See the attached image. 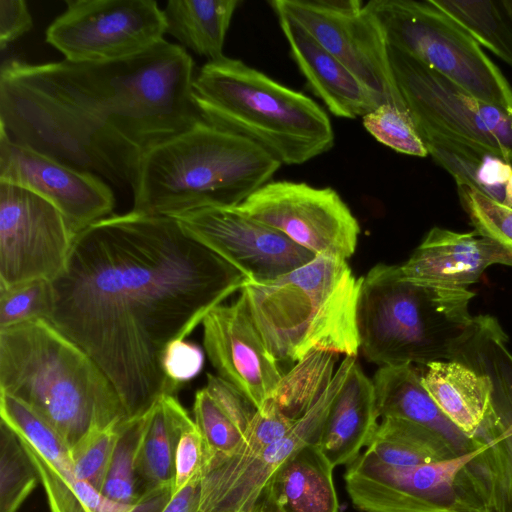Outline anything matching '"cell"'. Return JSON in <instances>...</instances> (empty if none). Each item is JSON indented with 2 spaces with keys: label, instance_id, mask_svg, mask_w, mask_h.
<instances>
[{
  "label": "cell",
  "instance_id": "cell-9",
  "mask_svg": "<svg viewBox=\"0 0 512 512\" xmlns=\"http://www.w3.org/2000/svg\"><path fill=\"white\" fill-rule=\"evenodd\" d=\"M388 55L397 87L420 137L481 147L512 163V113L476 98L391 46Z\"/></svg>",
  "mask_w": 512,
  "mask_h": 512
},
{
  "label": "cell",
  "instance_id": "cell-34",
  "mask_svg": "<svg viewBox=\"0 0 512 512\" xmlns=\"http://www.w3.org/2000/svg\"><path fill=\"white\" fill-rule=\"evenodd\" d=\"M193 414L206 454H232L243 444L245 435L205 387L195 393Z\"/></svg>",
  "mask_w": 512,
  "mask_h": 512
},
{
  "label": "cell",
  "instance_id": "cell-27",
  "mask_svg": "<svg viewBox=\"0 0 512 512\" xmlns=\"http://www.w3.org/2000/svg\"><path fill=\"white\" fill-rule=\"evenodd\" d=\"M239 4V0H169L163 9L166 33L208 61L219 60Z\"/></svg>",
  "mask_w": 512,
  "mask_h": 512
},
{
  "label": "cell",
  "instance_id": "cell-32",
  "mask_svg": "<svg viewBox=\"0 0 512 512\" xmlns=\"http://www.w3.org/2000/svg\"><path fill=\"white\" fill-rule=\"evenodd\" d=\"M144 416L126 420L120 425L119 436L101 491L104 496L120 503L132 505L140 497L135 462Z\"/></svg>",
  "mask_w": 512,
  "mask_h": 512
},
{
  "label": "cell",
  "instance_id": "cell-35",
  "mask_svg": "<svg viewBox=\"0 0 512 512\" xmlns=\"http://www.w3.org/2000/svg\"><path fill=\"white\" fill-rule=\"evenodd\" d=\"M460 204L475 231L512 253V207L494 201L473 188L456 184Z\"/></svg>",
  "mask_w": 512,
  "mask_h": 512
},
{
  "label": "cell",
  "instance_id": "cell-29",
  "mask_svg": "<svg viewBox=\"0 0 512 512\" xmlns=\"http://www.w3.org/2000/svg\"><path fill=\"white\" fill-rule=\"evenodd\" d=\"M512 68V0H432Z\"/></svg>",
  "mask_w": 512,
  "mask_h": 512
},
{
  "label": "cell",
  "instance_id": "cell-14",
  "mask_svg": "<svg viewBox=\"0 0 512 512\" xmlns=\"http://www.w3.org/2000/svg\"><path fill=\"white\" fill-rule=\"evenodd\" d=\"M236 207L315 256L347 261L356 250L359 223L333 188L270 181Z\"/></svg>",
  "mask_w": 512,
  "mask_h": 512
},
{
  "label": "cell",
  "instance_id": "cell-4",
  "mask_svg": "<svg viewBox=\"0 0 512 512\" xmlns=\"http://www.w3.org/2000/svg\"><path fill=\"white\" fill-rule=\"evenodd\" d=\"M280 166L251 140L199 119L145 155L132 188V211L176 217L235 207L270 182Z\"/></svg>",
  "mask_w": 512,
  "mask_h": 512
},
{
  "label": "cell",
  "instance_id": "cell-42",
  "mask_svg": "<svg viewBox=\"0 0 512 512\" xmlns=\"http://www.w3.org/2000/svg\"><path fill=\"white\" fill-rule=\"evenodd\" d=\"M200 481L201 475L174 493L163 512H201Z\"/></svg>",
  "mask_w": 512,
  "mask_h": 512
},
{
  "label": "cell",
  "instance_id": "cell-16",
  "mask_svg": "<svg viewBox=\"0 0 512 512\" xmlns=\"http://www.w3.org/2000/svg\"><path fill=\"white\" fill-rule=\"evenodd\" d=\"M354 358L344 357L321 397L278 441L245 459L205 454L200 481L201 512H251L272 473L297 450L317 443L330 405Z\"/></svg>",
  "mask_w": 512,
  "mask_h": 512
},
{
  "label": "cell",
  "instance_id": "cell-20",
  "mask_svg": "<svg viewBox=\"0 0 512 512\" xmlns=\"http://www.w3.org/2000/svg\"><path fill=\"white\" fill-rule=\"evenodd\" d=\"M494 264L512 266V253L475 230L433 227L400 269L416 283L468 289Z\"/></svg>",
  "mask_w": 512,
  "mask_h": 512
},
{
  "label": "cell",
  "instance_id": "cell-5",
  "mask_svg": "<svg viewBox=\"0 0 512 512\" xmlns=\"http://www.w3.org/2000/svg\"><path fill=\"white\" fill-rule=\"evenodd\" d=\"M192 100L202 120L251 140L281 165L303 164L334 145L331 121L315 101L238 59L207 61Z\"/></svg>",
  "mask_w": 512,
  "mask_h": 512
},
{
  "label": "cell",
  "instance_id": "cell-39",
  "mask_svg": "<svg viewBox=\"0 0 512 512\" xmlns=\"http://www.w3.org/2000/svg\"><path fill=\"white\" fill-rule=\"evenodd\" d=\"M203 364V350L197 344L186 340L173 341L162 356L165 375L179 388L195 378L201 372Z\"/></svg>",
  "mask_w": 512,
  "mask_h": 512
},
{
  "label": "cell",
  "instance_id": "cell-26",
  "mask_svg": "<svg viewBox=\"0 0 512 512\" xmlns=\"http://www.w3.org/2000/svg\"><path fill=\"white\" fill-rule=\"evenodd\" d=\"M190 417L175 395H164L145 414L135 469L140 495L174 482L179 435Z\"/></svg>",
  "mask_w": 512,
  "mask_h": 512
},
{
  "label": "cell",
  "instance_id": "cell-24",
  "mask_svg": "<svg viewBox=\"0 0 512 512\" xmlns=\"http://www.w3.org/2000/svg\"><path fill=\"white\" fill-rule=\"evenodd\" d=\"M372 381L380 418L404 419L426 428L456 458L476 451L473 439L466 436L431 398L414 365L379 367Z\"/></svg>",
  "mask_w": 512,
  "mask_h": 512
},
{
  "label": "cell",
  "instance_id": "cell-18",
  "mask_svg": "<svg viewBox=\"0 0 512 512\" xmlns=\"http://www.w3.org/2000/svg\"><path fill=\"white\" fill-rule=\"evenodd\" d=\"M0 183L25 188L55 206L75 238L112 215L115 196L99 176L12 140L0 129Z\"/></svg>",
  "mask_w": 512,
  "mask_h": 512
},
{
  "label": "cell",
  "instance_id": "cell-28",
  "mask_svg": "<svg viewBox=\"0 0 512 512\" xmlns=\"http://www.w3.org/2000/svg\"><path fill=\"white\" fill-rule=\"evenodd\" d=\"M365 452L379 462L394 467L456 458L431 431L411 421L392 417L381 418Z\"/></svg>",
  "mask_w": 512,
  "mask_h": 512
},
{
  "label": "cell",
  "instance_id": "cell-43",
  "mask_svg": "<svg viewBox=\"0 0 512 512\" xmlns=\"http://www.w3.org/2000/svg\"><path fill=\"white\" fill-rule=\"evenodd\" d=\"M173 496V484H164L144 491L129 512H163Z\"/></svg>",
  "mask_w": 512,
  "mask_h": 512
},
{
  "label": "cell",
  "instance_id": "cell-13",
  "mask_svg": "<svg viewBox=\"0 0 512 512\" xmlns=\"http://www.w3.org/2000/svg\"><path fill=\"white\" fill-rule=\"evenodd\" d=\"M325 49L340 60L380 104L407 106L391 68L388 45L374 19L359 0H273ZM408 110V109H407Z\"/></svg>",
  "mask_w": 512,
  "mask_h": 512
},
{
  "label": "cell",
  "instance_id": "cell-1",
  "mask_svg": "<svg viewBox=\"0 0 512 512\" xmlns=\"http://www.w3.org/2000/svg\"><path fill=\"white\" fill-rule=\"evenodd\" d=\"M248 279L168 216L130 211L75 236L47 319L116 389L127 419L180 389L162 356Z\"/></svg>",
  "mask_w": 512,
  "mask_h": 512
},
{
  "label": "cell",
  "instance_id": "cell-22",
  "mask_svg": "<svg viewBox=\"0 0 512 512\" xmlns=\"http://www.w3.org/2000/svg\"><path fill=\"white\" fill-rule=\"evenodd\" d=\"M333 468L317 443L303 446L272 473L251 512H338Z\"/></svg>",
  "mask_w": 512,
  "mask_h": 512
},
{
  "label": "cell",
  "instance_id": "cell-31",
  "mask_svg": "<svg viewBox=\"0 0 512 512\" xmlns=\"http://www.w3.org/2000/svg\"><path fill=\"white\" fill-rule=\"evenodd\" d=\"M18 435L0 423V512H18L39 482Z\"/></svg>",
  "mask_w": 512,
  "mask_h": 512
},
{
  "label": "cell",
  "instance_id": "cell-33",
  "mask_svg": "<svg viewBox=\"0 0 512 512\" xmlns=\"http://www.w3.org/2000/svg\"><path fill=\"white\" fill-rule=\"evenodd\" d=\"M364 128L379 143L394 151L426 157L428 151L407 109L382 103L362 117Z\"/></svg>",
  "mask_w": 512,
  "mask_h": 512
},
{
  "label": "cell",
  "instance_id": "cell-8",
  "mask_svg": "<svg viewBox=\"0 0 512 512\" xmlns=\"http://www.w3.org/2000/svg\"><path fill=\"white\" fill-rule=\"evenodd\" d=\"M364 8L388 46L476 98L512 113V87L506 77L476 40L432 0H371Z\"/></svg>",
  "mask_w": 512,
  "mask_h": 512
},
{
  "label": "cell",
  "instance_id": "cell-7",
  "mask_svg": "<svg viewBox=\"0 0 512 512\" xmlns=\"http://www.w3.org/2000/svg\"><path fill=\"white\" fill-rule=\"evenodd\" d=\"M360 278L346 260L316 255L273 281L240 289L269 352L296 363L314 351L356 357Z\"/></svg>",
  "mask_w": 512,
  "mask_h": 512
},
{
  "label": "cell",
  "instance_id": "cell-38",
  "mask_svg": "<svg viewBox=\"0 0 512 512\" xmlns=\"http://www.w3.org/2000/svg\"><path fill=\"white\" fill-rule=\"evenodd\" d=\"M205 454L203 437L195 421L189 417L182 426L177 443L173 494L201 475Z\"/></svg>",
  "mask_w": 512,
  "mask_h": 512
},
{
  "label": "cell",
  "instance_id": "cell-12",
  "mask_svg": "<svg viewBox=\"0 0 512 512\" xmlns=\"http://www.w3.org/2000/svg\"><path fill=\"white\" fill-rule=\"evenodd\" d=\"M471 456L394 467L363 452L346 469V490L360 512H478L463 472Z\"/></svg>",
  "mask_w": 512,
  "mask_h": 512
},
{
  "label": "cell",
  "instance_id": "cell-36",
  "mask_svg": "<svg viewBox=\"0 0 512 512\" xmlns=\"http://www.w3.org/2000/svg\"><path fill=\"white\" fill-rule=\"evenodd\" d=\"M54 302L52 282L33 280L0 292V329L48 319Z\"/></svg>",
  "mask_w": 512,
  "mask_h": 512
},
{
  "label": "cell",
  "instance_id": "cell-6",
  "mask_svg": "<svg viewBox=\"0 0 512 512\" xmlns=\"http://www.w3.org/2000/svg\"><path fill=\"white\" fill-rule=\"evenodd\" d=\"M474 293L413 282L400 265L378 263L360 277V350L379 367L452 360L472 331Z\"/></svg>",
  "mask_w": 512,
  "mask_h": 512
},
{
  "label": "cell",
  "instance_id": "cell-17",
  "mask_svg": "<svg viewBox=\"0 0 512 512\" xmlns=\"http://www.w3.org/2000/svg\"><path fill=\"white\" fill-rule=\"evenodd\" d=\"M175 218L194 239L260 284L310 262L315 255L237 207H209Z\"/></svg>",
  "mask_w": 512,
  "mask_h": 512
},
{
  "label": "cell",
  "instance_id": "cell-19",
  "mask_svg": "<svg viewBox=\"0 0 512 512\" xmlns=\"http://www.w3.org/2000/svg\"><path fill=\"white\" fill-rule=\"evenodd\" d=\"M203 346L217 375L259 409L272 399L282 379L279 363L269 352L245 298L220 304L202 321Z\"/></svg>",
  "mask_w": 512,
  "mask_h": 512
},
{
  "label": "cell",
  "instance_id": "cell-23",
  "mask_svg": "<svg viewBox=\"0 0 512 512\" xmlns=\"http://www.w3.org/2000/svg\"><path fill=\"white\" fill-rule=\"evenodd\" d=\"M378 418L373 381L355 357L323 422L320 451L333 467L352 463L370 442Z\"/></svg>",
  "mask_w": 512,
  "mask_h": 512
},
{
  "label": "cell",
  "instance_id": "cell-37",
  "mask_svg": "<svg viewBox=\"0 0 512 512\" xmlns=\"http://www.w3.org/2000/svg\"><path fill=\"white\" fill-rule=\"evenodd\" d=\"M121 424L92 431L70 450L77 479L89 483L100 492L107 476Z\"/></svg>",
  "mask_w": 512,
  "mask_h": 512
},
{
  "label": "cell",
  "instance_id": "cell-3",
  "mask_svg": "<svg viewBox=\"0 0 512 512\" xmlns=\"http://www.w3.org/2000/svg\"><path fill=\"white\" fill-rule=\"evenodd\" d=\"M0 391L41 415L70 450L92 431L128 420L102 369L43 318L0 329Z\"/></svg>",
  "mask_w": 512,
  "mask_h": 512
},
{
  "label": "cell",
  "instance_id": "cell-40",
  "mask_svg": "<svg viewBox=\"0 0 512 512\" xmlns=\"http://www.w3.org/2000/svg\"><path fill=\"white\" fill-rule=\"evenodd\" d=\"M204 387L245 435L257 412L254 404L218 375L207 374Z\"/></svg>",
  "mask_w": 512,
  "mask_h": 512
},
{
  "label": "cell",
  "instance_id": "cell-10",
  "mask_svg": "<svg viewBox=\"0 0 512 512\" xmlns=\"http://www.w3.org/2000/svg\"><path fill=\"white\" fill-rule=\"evenodd\" d=\"M503 330L478 335L460 362L488 378L490 404L463 468L479 512H512V354Z\"/></svg>",
  "mask_w": 512,
  "mask_h": 512
},
{
  "label": "cell",
  "instance_id": "cell-41",
  "mask_svg": "<svg viewBox=\"0 0 512 512\" xmlns=\"http://www.w3.org/2000/svg\"><path fill=\"white\" fill-rule=\"evenodd\" d=\"M33 26V19L26 1L0 0V48L27 33Z\"/></svg>",
  "mask_w": 512,
  "mask_h": 512
},
{
  "label": "cell",
  "instance_id": "cell-11",
  "mask_svg": "<svg viewBox=\"0 0 512 512\" xmlns=\"http://www.w3.org/2000/svg\"><path fill=\"white\" fill-rule=\"evenodd\" d=\"M45 40L72 62H106L141 54L164 40L155 0H67Z\"/></svg>",
  "mask_w": 512,
  "mask_h": 512
},
{
  "label": "cell",
  "instance_id": "cell-15",
  "mask_svg": "<svg viewBox=\"0 0 512 512\" xmlns=\"http://www.w3.org/2000/svg\"><path fill=\"white\" fill-rule=\"evenodd\" d=\"M73 240L50 202L0 183V292L33 280L52 282L65 269Z\"/></svg>",
  "mask_w": 512,
  "mask_h": 512
},
{
  "label": "cell",
  "instance_id": "cell-30",
  "mask_svg": "<svg viewBox=\"0 0 512 512\" xmlns=\"http://www.w3.org/2000/svg\"><path fill=\"white\" fill-rule=\"evenodd\" d=\"M338 354L314 351L296 362L283 374L272 401L292 420L302 417L330 385Z\"/></svg>",
  "mask_w": 512,
  "mask_h": 512
},
{
  "label": "cell",
  "instance_id": "cell-2",
  "mask_svg": "<svg viewBox=\"0 0 512 512\" xmlns=\"http://www.w3.org/2000/svg\"><path fill=\"white\" fill-rule=\"evenodd\" d=\"M194 61L161 41L106 62L6 60L0 129L12 140L118 186L133 188L145 155L200 118Z\"/></svg>",
  "mask_w": 512,
  "mask_h": 512
},
{
  "label": "cell",
  "instance_id": "cell-21",
  "mask_svg": "<svg viewBox=\"0 0 512 512\" xmlns=\"http://www.w3.org/2000/svg\"><path fill=\"white\" fill-rule=\"evenodd\" d=\"M274 12L296 65L311 91L333 115L354 119L380 105L355 75L306 29L284 12Z\"/></svg>",
  "mask_w": 512,
  "mask_h": 512
},
{
  "label": "cell",
  "instance_id": "cell-25",
  "mask_svg": "<svg viewBox=\"0 0 512 512\" xmlns=\"http://www.w3.org/2000/svg\"><path fill=\"white\" fill-rule=\"evenodd\" d=\"M421 382L441 411L469 438L478 431L490 404L482 372L454 360L424 366Z\"/></svg>",
  "mask_w": 512,
  "mask_h": 512
}]
</instances>
